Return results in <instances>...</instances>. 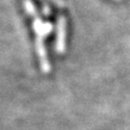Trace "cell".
Segmentation results:
<instances>
[{
	"instance_id": "6da1fadb",
	"label": "cell",
	"mask_w": 130,
	"mask_h": 130,
	"mask_svg": "<svg viewBox=\"0 0 130 130\" xmlns=\"http://www.w3.org/2000/svg\"><path fill=\"white\" fill-rule=\"evenodd\" d=\"M33 18H34L33 29L36 33V49H37V53L39 56V60L41 63L42 70L43 72L47 73L50 71V64L48 62L43 40L51 33L53 25L51 22H42V19L38 15V14H35Z\"/></svg>"
},
{
	"instance_id": "7a4b0ae2",
	"label": "cell",
	"mask_w": 130,
	"mask_h": 130,
	"mask_svg": "<svg viewBox=\"0 0 130 130\" xmlns=\"http://www.w3.org/2000/svg\"><path fill=\"white\" fill-rule=\"evenodd\" d=\"M66 29L67 22L64 15L61 14L57 21V37H56V51L63 54L66 49Z\"/></svg>"
},
{
	"instance_id": "3957f363",
	"label": "cell",
	"mask_w": 130,
	"mask_h": 130,
	"mask_svg": "<svg viewBox=\"0 0 130 130\" xmlns=\"http://www.w3.org/2000/svg\"><path fill=\"white\" fill-rule=\"evenodd\" d=\"M43 14L46 15V17L50 14V9H49L47 6H44V7H43Z\"/></svg>"
},
{
	"instance_id": "277c9868",
	"label": "cell",
	"mask_w": 130,
	"mask_h": 130,
	"mask_svg": "<svg viewBox=\"0 0 130 130\" xmlns=\"http://www.w3.org/2000/svg\"><path fill=\"white\" fill-rule=\"evenodd\" d=\"M117 1H119V0H117Z\"/></svg>"
}]
</instances>
